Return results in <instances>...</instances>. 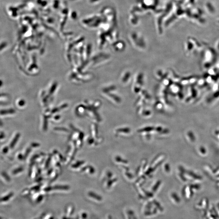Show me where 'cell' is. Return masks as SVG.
I'll list each match as a JSON object with an SVG mask.
<instances>
[{"instance_id": "obj_1", "label": "cell", "mask_w": 219, "mask_h": 219, "mask_svg": "<svg viewBox=\"0 0 219 219\" xmlns=\"http://www.w3.org/2000/svg\"><path fill=\"white\" fill-rule=\"evenodd\" d=\"M157 202L153 203H147L144 205L142 209V213L144 217L149 218L156 216L164 212V208Z\"/></svg>"}, {"instance_id": "obj_2", "label": "cell", "mask_w": 219, "mask_h": 219, "mask_svg": "<svg viewBox=\"0 0 219 219\" xmlns=\"http://www.w3.org/2000/svg\"><path fill=\"white\" fill-rule=\"evenodd\" d=\"M208 203L206 200H203L201 203L195 204L194 206V208L196 210L199 211H203L205 212L207 210L208 208Z\"/></svg>"}, {"instance_id": "obj_3", "label": "cell", "mask_w": 219, "mask_h": 219, "mask_svg": "<svg viewBox=\"0 0 219 219\" xmlns=\"http://www.w3.org/2000/svg\"><path fill=\"white\" fill-rule=\"evenodd\" d=\"M124 214L126 219H138L136 213L131 209L125 210Z\"/></svg>"}]
</instances>
